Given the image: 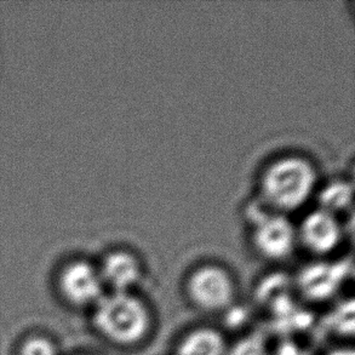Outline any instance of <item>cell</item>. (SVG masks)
Wrapping results in <instances>:
<instances>
[{
	"label": "cell",
	"mask_w": 355,
	"mask_h": 355,
	"mask_svg": "<svg viewBox=\"0 0 355 355\" xmlns=\"http://www.w3.org/2000/svg\"><path fill=\"white\" fill-rule=\"evenodd\" d=\"M274 355V354H273ZM275 355H304L302 352L300 351V348L293 346L291 343H285L279 348V351Z\"/></svg>",
	"instance_id": "cell-14"
},
{
	"label": "cell",
	"mask_w": 355,
	"mask_h": 355,
	"mask_svg": "<svg viewBox=\"0 0 355 355\" xmlns=\"http://www.w3.org/2000/svg\"><path fill=\"white\" fill-rule=\"evenodd\" d=\"M332 329L340 335H352L354 332V302L349 300L338 306L330 318Z\"/></svg>",
	"instance_id": "cell-12"
},
{
	"label": "cell",
	"mask_w": 355,
	"mask_h": 355,
	"mask_svg": "<svg viewBox=\"0 0 355 355\" xmlns=\"http://www.w3.org/2000/svg\"><path fill=\"white\" fill-rule=\"evenodd\" d=\"M94 307V327L106 341L116 346H136L150 331L153 322L150 311L132 293H107Z\"/></svg>",
	"instance_id": "cell-1"
},
{
	"label": "cell",
	"mask_w": 355,
	"mask_h": 355,
	"mask_svg": "<svg viewBox=\"0 0 355 355\" xmlns=\"http://www.w3.org/2000/svg\"><path fill=\"white\" fill-rule=\"evenodd\" d=\"M19 355H58V351L48 337L32 336L21 345Z\"/></svg>",
	"instance_id": "cell-13"
},
{
	"label": "cell",
	"mask_w": 355,
	"mask_h": 355,
	"mask_svg": "<svg viewBox=\"0 0 355 355\" xmlns=\"http://www.w3.org/2000/svg\"><path fill=\"white\" fill-rule=\"evenodd\" d=\"M58 288L64 301L74 307L95 306L105 295L100 270L85 261L66 266L58 279Z\"/></svg>",
	"instance_id": "cell-5"
},
{
	"label": "cell",
	"mask_w": 355,
	"mask_h": 355,
	"mask_svg": "<svg viewBox=\"0 0 355 355\" xmlns=\"http://www.w3.org/2000/svg\"><path fill=\"white\" fill-rule=\"evenodd\" d=\"M266 207H254L250 211L252 244L262 259L280 262L293 254L298 241L297 231L285 215L267 211Z\"/></svg>",
	"instance_id": "cell-3"
},
{
	"label": "cell",
	"mask_w": 355,
	"mask_h": 355,
	"mask_svg": "<svg viewBox=\"0 0 355 355\" xmlns=\"http://www.w3.org/2000/svg\"><path fill=\"white\" fill-rule=\"evenodd\" d=\"M189 301L204 312H221L231 307L236 297V284L226 269L204 264L189 274L186 283Z\"/></svg>",
	"instance_id": "cell-4"
},
{
	"label": "cell",
	"mask_w": 355,
	"mask_h": 355,
	"mask_svg": "<svg viewBox=\"0 0 355 355\" xmlns=\"http://www.w3.org/2000/svg\"><path fill=\"white\" fill-rule=\"evenodd\" d=\"M353 188L346 181H334L327 183L319 193V204L324 211L330 212L338 217L342 212L347 211L352 207Z\"/></svg>",
	"instance_id": "cell-10"
},
{
	"label": "cell",
	"mask_w": 355,
	"mask_h": 355,
	"mask_svg": "<svg viewBox=\"0 0 355 355\" xmlns=\"http://www.w3.org/2000/svg\"><path fill=\"white\" fill-rule=\"evenodd\" d=\"M102 282L112 293H131L142 278V264L132 252L119 250L107 254L102 262Z\"/></svg>",
	"instance_id": "cell-8"
},
{
	"label": "cell",
	"mask_w": 355,
	"mask_h": 355,
	"mask_svg": "<svg viewBox=\"0 0 355 355\" xmlns=\"http://www.w3.org/2000/svg\"><path fill=\"white\" fill-rule=\"evenodd\" d=\"M327 355H355L353 348H347V347H341V348H335L334 351L329 352Z\"/></svg>",
	"instance_id": "cell-15"
},
{
	"label": "cell",
	"mask_w": 355,
	"mask_h": 355,
	"mask_svg": "<svg viewBox=\"0 0 355 355\" xmlns=\"http://www.w3.org/2000/svg\"><path fill=\"white\" fill-rule=\"evenodd\" d=\"M317 171L302 157H284L266 168L261 178V194L266 207L278 214L302 207L317 187Z\"/></svg>",
	"instance_id": "cell-2"
},
{
	"label": "cell",
	"mask_w": 355,
	"mask_h": 355,
	"mask_svg": "<svg viewBox=\"0 0 355 355\" xmlns=\"http://www.w3.org/2000/svg\"><path fill=\"white\" fill-rule=\"evenodd\" d=\"M228 346L221 332L212 327L193 329L178 342L175 355H227Z\"/></svg>",
	"instance_id": "cell-9"
},
{
	"label": "cell",
	"mask_w": 355,
	"mask_h": 355,
	"mask_svg": "<svg viewBox=\"0 0 355 355\" xmlns=\"http://www.w3.org/2000/svg\"><path fill=\"white\" fill-rule=\"evenodd\" d=\"M346 277V264L317 262L304 267L296 282L306 297L322 301L337 293Z\"/></svg>",
	"instance_id": "cell-7"
},
{
	"label": "cell",
	"mask_w": 355,
	"mask_h": 355,
	"mask_svg": "<svg viewBox=\"0 0 355 355\" xmlns=\"http://www.w3.org/2000/svg\"><path fill=\"white\" fill-rule=\"evenodd\" d=\"M227 355H273L262 334H250L228 347Z\"/></svg>",
	"instance_id": "cell-11"
},
{
	"label": "cell",
	"mask_w": 355,
	"mask_h": 355,
	"mask_svg": "<svg viewBox=\"0 0 355 355\" xmlns=\"http://www.w3.org/2000/svg\"><path fill=\"white\" fill-rule=\"evenodd\" d=\"M298 241L312 254H331L341 244L343 230L338 217L318 209L304 217L297 231Z\"/></svg>",
	"instance_id": "cell-6"
}]
</instances>
